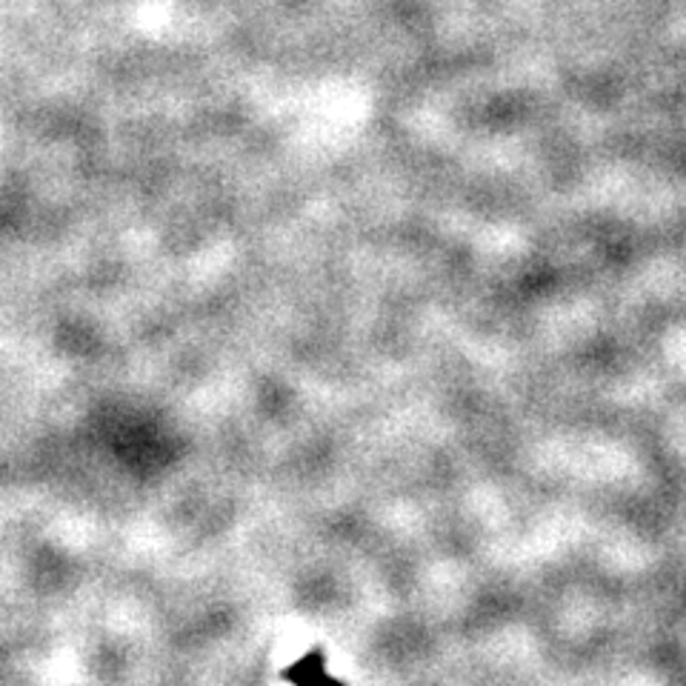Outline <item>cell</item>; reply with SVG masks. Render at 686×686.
<instances>
[{"instance_id":"6da1fadb","label":"cell","mask_w":686,"mask_h":686,"mask_svg":"<svg viewBox=\"0 0 686 686\" xmlns=\"http://www.w3.org/2000/svg\"><path fill=\"white\" fill-rule=\"evenodd\" d=\"M321 664H324V660H317V658L301 660V664L295 667V673H292V678L297 680V686H341V684H335V680L326 678Z\"/></svg>"}]
</instances>
